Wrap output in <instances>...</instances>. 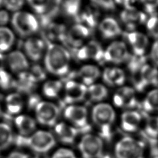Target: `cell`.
I'll return each mask as SVG.
<instances>
[{"label": "cell", "mask_w": 158, "mask_h": 158, "mask_svg": "<svg viewBox=\"0 0 158 158\" xmlns=\"http://www.w3.org/2000/svg\"><path fill=\"white\" fill-rule=\"evenodd\" d=\"M70 55L63 46L49 44L44 57L46 70L56 75H65L69 72Z\"/></svg>", "instance_id": "obj_1"}, {"label": "cell", "mask_w": 158, "mask_h": 158, "mask_svg": "<svg viewBox=\"0 0 158 158\" xmlns=\"http://www.w3.org/2000/svg\"><path fill=\"white\" fill-rule=\"evenodd\" d=\"M15 143L19 146L29 148L35 152L44 154L54 148L56 139L50 132L39 130L27 137L17 136L15 138Z\"/></svg>", "instance_id": "obj_2"}, {"label": "cell", "mask_w": 158, "mask_h": 158, "mask_svg": "<svg viewBox=\"0 0 158 158\" xmlns=\"http://www.w3.org/2000/svg\"><path fill=\"white\" fill-rule=\"evenodd\" d=\"M115 117L114 109L108 104L100 103L96 105L92 110V120L101 130L102 136L109 138L110 126Z\"/></svg>", "instance_id": "obj_3"}, {"label": "cell", "mask_w": 158, "mask_h": 158, "mask_svg": "<svg viewBox=\"0 0 158 158\" xmlns=\"http://www.w3.org/2000/svg\"><path fill=\"white\" fill-rule=\"evenodd\" d=\"M12 24L15 31L22 37H27L35 33L39 28V23L30 13L16 12L12 17Z\"/></svg>", "instance_id": "obj_4"}, {"label": "cell", "mask_w": 158, "mask_h": 158, "mask_svg": "<svg viewBox=\"0 0 158 158\" xmlns=\"http://www.w3.org/2000/svg\"><path fill=\"white\" fill-rule=\"evenodd\" d=\"M143 153V144L130 137L122 138L115 147L117 158H144Z\"/></svg>", "instance_id": "obj_5"}, {"label": "cell", "mask_w": 158, "mask_h": 158, "mask_svg": "<svg viewBox=\"0 0 158 158\" xmlns=\"http://www.w3.org/2000/svg\"><path fill=\"white\" fill-rule=\"evenodd\" d=\"M35 110L38 123L48 127L56 125L59 116V107L57 105L48 101H41Z\"/></svg>", "instance_id": "obj_6"}, {"label": "cell", "mask_w": 158, "mask_h": 158, "mask_svg": "<svg viewBox=\"0 0 158 158\" xmlns=\"http://www.w3.org/2000/svg\"><path fill=\"white\" fill-rule=\"evenodd\" d=\"M78 148L83 158H99L102 155V141L99 136L92 134L84 135Z\"/></svg>", "instance_id": "obj_7"}, {"label": "cell", "mask_w": 158, "mask_h": 158, "mask_svg": "<svg viewBox=\"0 0 158 158\" xmlns=\"http://www.w3.org/2000/svg\"><path fill=\"white\" fill-rule=\"evenodd\" d=\"M64 117L78 130L87 129L88 112L84 106L70 105L65 108Z\"/></svg>", "instance_id": "obj_8"}, {"label": "cell", "mask_w": 158, "mask_h": 158, "mask_svg": "<svg viewBox=\"0 0 158 158\" xmlns=\"http://www.w3.org/2000/svg\"><path fill=\"white\" fill-rule=\"evenodd\" d=\"M89 34L90 31L88 27L84 25L77 24L66 33L64 41L70 49L77 50Z\"/></svg>", "instance_id": "obj_9"}, {"label": "cell", "mask_w": 158, "mask_h": 158, "mask_svg": "<svg viewBox=\"0 0 158 158\" xmlns=\"http://www.w3.org/2000/svg\"><path fill=\"white\" fill-rule=\"evenodd\" d=\"M75 54L79 60L93 59L99 62L104 60V52L101 45L96 41H91L86 45L75 50Z\"/></svg>", "instance_id": "obj_10"}, {"label": "cell", "mask_w": 158, "mask_h": 158, "mask_svg": "<svg viewBox=\"0 0 158 158\" xmlns=\"http://www.w3.org/2000/svg\"><path fill=\"white\" fill-rule=\"evenodd\" d=\"M128 52L125 44L121 41L111 43L104 52V60L115 64H120L128 60Z\"/></svg>", "instance_id": "obj_11"}, {"label": "cell", "mask_w": 158, "mask_h": 158, "mask_svg": "<svg viewBox=\"0 0 158 158\" xmlns=\"http://www.w3.org/2000/svg\"><path fill=\"white\" fill-rule=\"evenodd\" d=\"M88 89L83 84L70 80L65 83L64 102L73 104L84 99Z\"/></svg>", "instance_id": "obj_12"}, {"label": "cell", "mask_w": 158, "mask_h": 158, "mask_svg": "<svg viewBox=\"0 0 158 158\" xmlns=\"http://www.w3.org/2000/svg\"><path fill=\"white\" fill-rule=\"evenodd\" d=\"M114 104L120 107L131 108L136 105V99L133 88L125 86L118 89L114 96Z\"/></svg>", "instance_id": "obj_13"}, {"label": "cell", "mask_w": 158, "mask_h": 158, "mask_svg": "<svg viewBox=\"0 0 158 158\" xmlns=\"http://www.w3.org/2000/svg\"><path fill=\"white\" fill-rule=\"evenodd\" d=\"M27 56L33 61H38L41 59L44 52V42L38 38L31 37L27 39L23 44Z\"/></svg>", "instance_id": "obj_14"}, {"label": "cell", "mask_w": 158, "mask_h": 158, "mask_svg": "<svg viewBox=\"0 0 158 158\" xmlns=\"http://www.w3.org/2000/svg\"><path fill=\"white\" fill-rule=\"evenodd\" d=\"M14 124L19 135L24 137L33 134L36 128L34 118L27 115H18L14 118Z\"/></svg>", "instance_id": "obj_15"}, {"label": "cell", "mask_w": 158, "mask_h": 158, "mask_svg": "<svg viewBox=\"0 0 158 158\" xmlns=\"http://www.w3.org/2000/svg\"><path fill=\"white\" fill-rule=\"evenodd\" d=\"M54 131L57 137L63 143L72 144L78 135V130L73 126L64 122H60L56 124Z\"/></svg>", "instance_id": "obj_16"}, {"label": "cell", "mask_w": 158, "mask_h": 158, "mask_svg": "<svg viewBox=\"0 0 158 158\" xmlns=\"http://www.w3.org/2000/svg\"><path fill=\"white\" fill-rule=\"evenodd\" d=\"M120 18L129 29H133L136 26L143 24L146 19V16L136 9H125L121 12Z\"/></svg>", "instance_id": "obj_17"}, {"label": "cell", "mask_w": 158, "mask_h": 158, "mask_svg": "<svg viewBox=\"0 0 158 158\" xmlns=\"http://www.w3.org/2000/svg\"><path fill=\"white\" fill-rule=\"evenodd\" d=\"M126 36L132 48L134 54L143 56L148 44V38L144 34L136 31L128 33Z\"/></svg>", "instance_id": "obj_18"}, {"label": "cell", "mask_w": 158, "mask_h": 158, "mask_svg": "<svg viewBox=\"0 0 158 158\" xmlns=\"http://www.w3.org/2000/svg\"><path fill=\"white\" fill-rule=\"evenodd\" d=\"M7 61L11 70L19 74L27 72L29 68V64L26 57L19 51L9 53L7 57Z\"/></svg>", "instance_id": "obj_19"}, {"label": "cell", "mask_w": 158, "mask_h": 158, "mask_svg": "<svg viewBox=\"0 0 158 158\" xmlns=\"http://www.w3.org/2000/svg\"><path fill=\"white\" fill-rule=\"evenodd\" d=\"M36 81L30 72H25L19 73L18 78L15 80V88L20 93L31 94L35 89Z\"/></svg>", "instance_id": "obj_20"}, {"label": "cell", "mask_w": 158, "mask_h": 158, "mask_svg": "<svg viewBox=\"0 0 158 158\" xmlns=\"http://www.w3.org/2000/svg\"><path fill=\"white\" fill-rule=\"evenodd\" d=\"M6 114L9 117L20 113L23 107V99L20 93H14L7 95L5 99Z\"/></svg>", "instance_id": "obj_21"}, {"label": "cell", "mask_w": 158, "mask_h": 158, "mask_svg": "<svg viewBox=\"0 0 158 158\" xmlns=\"http://www.w3.org/2000/svg\"><path fill=\"white\" fill-rule=\"evenodd\" d=\"M141 120V117L139 112L135 110L126 111L122 115L121 126L126 131H135L138 128Z\"/></svg>", "instance_id": "obj_22"}, {"label": "cell", "mask_w": 158, "mask_h": 158, "mask_svg": "<svg viewBox=\"0 0 158 158\" xmlns=\"http://www.w3.org/2000/svg\"><path fill=\"white\" fill-rule=\"evenodd\" d=\"M99 30L105 38H113L121 33V28L118 23L111 17L106 18L101 22Z\"/></svg>", "instance_id": "obj_23"}, {"label": "cell", "mask_w": 158, "mask_h": 158, "mask_svg": "<svg viewBox=\"0 0 158 158\" xmlns=\"http://www.w3.org/2000/svg\"><path fill=\"white\" fill-rule=\"evenodd\" d=\"M103 81L110 86H117L122 85L125 80V73L122 70L118 68H107L102 74Z\"/></svg>", "instance_id": "obj_24"}, {"label": "cell", "mask_w": 158, "mask_h": 158, "mask_svg": "<svg viewBox=\"0 0 158 158\" xmlns=\"http://www.w3.org/2000/svg\"><path fill=\"white\" fill-rule=\"evenodd\" d=\"M59 10L65 15L77 17L80 8V0H55Z\"/></svg>", "instance_id": "obj_25"}, {"label": "cell", "mask_w": 158, "mask_h": 158, "mask_svg": "<svg viewBox=\"0 0 158 158\" xmlns=\"http://www.w3.org/2000/svg\"><path fill=\"white\" fill-rule=\"evenodd\" d=\"M78 74L84 84L89 85H91L99 77L100 71L94 65H86L80 69Z\"/></svg>", "instance_id": "obj_26"}, {"label": "cell", "mask_w": 158, "mask_h": 158, "mask_svg": "<svg viewBox=\"0 0 158 158\" xmlns=\"http://www.w3.org/2000/svg\"><path fill=\"white\" fill-rule=\"evenodd\" d=\"M14 41L13 32L7 27H0V52H6L10 49Z\"/></svg>", "instance_id": "obj_27"}, {"label": "cell", "mask_w": 158, "mask_h": 158, "mask_svg": "<svg viewBox=\"0 0 158 158\" xmlns=\"http://www.w3.org/2000/svg\"><path fill=\"white\" fill-rule=\"evenodd\" d=\"M13 140L14 135L10 127L6 123H0V151L6 149Z\"/></svg>", "instance_id": "obj_28"}, {"label": "cell", "mask_w": 158, "mask_h": 158, "mask_svg": "<svg viewBox=\"0 0 158 158\" xmlns=\"http://www.w3.org/2000/svg\"><path fill=\"white\" fill-rule=\"evenodd\" d=\"M141 73L146 86L151 84L158 86V70L156 69L145 64L141 69Z\"/></svg>", "instance_id": "obj_29"}, {"label": "cell", "mask_w": 158, "mask_h": 158, "mask_svg": "<svg viewBox=\"0 0 158 158\" xmlns=\"http://www.w3.org/2000/svg\"><path fill=\"white\" fill-rule=\"evenodd\" d=\"M62 87V83L59 80H49L46 81L43 87V94L49 98H56Z\"/></svg>", "instance_id": "obj_30"}, {"label": "cell", "mask_w": 158, "mask_h": 158, "mask_svg": "<svg viewBox=\"0 0 158 158\" xmlns=\"http://www.w3.org/2000/svg\"><path fill=\"white\" fill-rule=\"evenodd\" d=\"M87 92L90 99L94 101H102L107 97L108 93L106 88L100 84L90 85Z\"/></svg>", "instance_id": "obj_31"}, {"label": "cell", "mask_w": 158, "mask_h": 158, "mask_svg": "<svg viewBox=\"0 0 158 158\" xmlns=\"http://www.w3.org/2000/svg\"><path fill=\"white\" fill-rule=\"evenodd\" d=\"M143 106L145 110L158 111V89L150 91L143 102Z\"/></svg>", "instance_id": "obj_32"}, {"label": "cell", "mask_w": 158, "mask_h": 158, "mask_svg": "<svg viewBox=\"0 0 158 158\" xmlns=\"http://www.w3.org/2000/svg\"><path fill=\"white\" fill-rule=\"evenodd\" d=\"M51 0H27L31 7L39 15L48 10Z\"/></svg>", "instance_id": "obj_33"}, {"label": "cell", "mask_w": 158, "mask_h": 158, "mask_svg": "<svg viewBox=\"0 0 158 158\" xmlns=\"http://www.w3.org/2000/svg\"><path fill=\"white\" fill-rule=\"evenodd\" d=\"M0 87L5 90L15 87V80L10 74L4 70L0 72Z\"/></svg>", "instance_id": "obj_34"}, {"label": "cell", "mask_w": 158, "mask_h": 158, "mask_svg": "<svg viewBox=\"0 0 158 158\" xmlns=\"http://www.w3.org/2000/svg\"><path fill=\"white\" fill-rule=\"evenodd\" d=\"M145 131L151 137L156 138L158 136V116L151 117L148 119Z\"/></svg>", "instance_id": "obj_35"}, {"label": "cell", "mask_w": 158, "mask_h": 158, "mask_svg": "<svg viewBox=\"0 0 158 158\" xmlns=\"http://www.w3.org/2000/svg\"><path fill=\"white\" fill-rule=\"evenodd\" d=\"M147 29L149 34L155 38H158V18L152 15L147 22Z\"/></svg>", "instance_id": "obj_36"}, {"label": "cell", "mask_w": 158, "mask_h": 158, "mask_svg": "<svg viewBox=\"0 0 158 158\" xmlns=\"http://www.w3.org/2000/svg\"><path fill=\"white\" fill-rule=\"evenodd\" d=\"M79 19L83 22L85 23V25H87V27L89 29L91 27H94L96 23V15L90 10L86 11L83 12L81 16L79 17ZM85 25V26H86Z\"/></svg>", "instance_id": "obj_37"}, {"label": "cell", "mask_w": 158, "mask_h": 158, "mask_svg": "<svg viewBox=\"0 0 158 158\" xmlns=\"http://www.w3.org/2000/svg\"><path fill=\"white\" fill-rule=\"evenodd\" d=\"M30 73L36 82L43 80L46 77L45 69L38 64L31 67Z\"/></svg>", "instance_id": "obj_38"}, {"label": "cell", "mask_w": 158, "mask_h": 158, "mask_svg": "<svg viewBox=\"0 0 158 158\" xmlns=\"http://www.w3.org/2000/svg\"><path fill=\"white\" fill-rule=\"evenodd\" d=\"M3 4L9 10L18 12L23 7L24 0H3Z\"/></svg>", "instance_id": "obj_39"}, {"label": "cell", "mask_w": 158, "mask_h": 158, "mask_svg": "<svg viewBox=\"0 0 158 158\" xmlns=\"http://www.w3.org/2000/svg\"><path fill=\"white\" fill-rule=\"evenodd\" d=\"M52 158H77L73 152L67 148H59L52 156Z\"/></svg>", "instance_id": "obj_40"}, {"label": "cell", "mask_w": 158, "mask_h": 158, "mask_svg": "<svg viewBox=\"0 0 158 158\" xmlns=\"http://www.w3.org/2000/svg\"><path fill=\"white\" fill-rule=\"evenodd\" d=\"M144 5L146 10L152 15L155 12L156 7L158 6V0H141Z\"/></svg>", "instance_id": "obj_41"}, {"label": "cell", "mask_w": 158, "mask_h": 158, "mask_svg": "<svg viewBox=\"0 0 158 158\" xmlns=\"http://www.w3.org/2000/svg\"><path fill=\"white\" fill-rule=\"evenodd\" d=\"M95 4L107 10H113L115 8V0H91Z\"/></svg>", "instance_id": "obj_42"}, {"label": "cell", "mask_w": 158, "mask_h": 158, "mask_svg": "<svg viewBox=\"0 0 158 158\" xmlns=\"http://www.w3.org/2000/svg\"><path fill=\"white\" fill-rule=\"evenodd\" d=\"M41 102L40 96L34 93H31L30 94V97L28 101V106L30 109H35L37 106V105Z\"/></svg>", "instance_id": "obj_43"}, {"label": "cell", "mask_w": 158, "mask_h": 158, "mask_svg": "<svg viewBox=\"0 0 158 158\" xmlns=\"http://www.w3.org/2000/svg\"><path fill=\"white\" fill-rule=\"evenodd\" d=\"M151 57L152 60L158 65V40L152 45L151 52Z\"/></svg>", "instance_id": "obj_44"}, {"label": "cell", "mask_w": 158, "mask_h": 158, "mask_svg": "<svg viewBox=\"0 0 158 158\" xmlns=\"http://www.w3.org/2000/svg\"><path fill=\"white\" fill-rule=\"evenodd\" d=\"M137 0H115V2L123 5L125 9H135L134 4Z\"/></svg>", "instance_id": "obj_45"}, {"label": "cell", "mask_w": 158, "mask_h": 158, "mask_svg": "<svg viewBox=\"0 0 158 158\" xmlns=\"http://www.w3.org/2000/svg\"><path fill=\"white\" fill-rule=\"evenodd\" d=\"M9 20V15L7 11L4 10H0V25L2 26L8 23Z\"/></svg>", "instance_id": "obj_46"}, {"label": "cell", "mask_w": 158, "mask_h": 158, "mask_svg": "<svg viewBox=\"0 0 158 158\" xmlns=\"http://www.w3.org/2000/svg\"><path fill=\"white\" fill-rule=\"evenodd\" d=\"M6 158H30V156L23 152L19 151H14L9 154Z\"/></svg>", "instance_id": "obj_47"}, {"label": "cell", "mask_w": 158, "mask_h": 158, "mask_svg": "<svg viewBox=\"0 0 158 158\" xmlns=\"http://www.w3.org/2000/svg\"><path fill=\"white\" fill-rule=\"evenodd\" d=\"M4 64H5V58L4 55L0 52V72L4 70Z\"/></svg>", "instance_id": "obj_48"}, {"label": "cell", "mask_w": 158, "mask_h": 158, "mask_svg": "<svg viewBox=\"0 0 158 158\" xmlns=\"http://www.w3.org/2000/svg\"><path fill=\"white\" fill-rule=\"evenodd\" d=\"M99 158H110V157H109V156H103L102 155L99 157Z\"/></svg>", "instance_id": "obj_49"}, {"label": "cell", "mask_w": 158, "mask_h": 158, "mask_svg": "<svg viewBox=\"0 0 158 158\" xmlns=\"http://www.w3.org/2000/svg\"><path fill=\"white\" fill-rule=\"evenodd\" d=\"M2 115V109H1V106H0V118Z\"/></svg>", "instance_id": "obj_50"}, {"label": "cell", "mask_w": 158, "mask_h": 158, "mask_svg": "<svg viewBox=\"0 0 158 158\" xmlns=\"http://www.w3.org/2000/svg\"><path fill=\"white\" fill-rule=\"evenodd\" d=\"M2 4H3V0H0V6H1Z\"/></svg>", "instance_id": "obj_51"}, {"label": "cell", "mask_w": 158, "mask_h": 158, "mask_svg": "<svg viewBox=\"0 0 158 158\" xmlns=\"http://www.w3.org/2000/svg\"><path fill=\"white\" fill-rule=\"evenodd\" d=\"M0 158H4V157H1V156H0Z\"/></svg>", "instance_id": "obj_52"}, {"label": "cell", "mask_w": 158, "mask_h": 158, "mask_svg": "<svg viewBox=\"0 0 158 158\" xmlns=\"http://www.w3.org/2000/svg\"><path fill=\"white\" fill-rule=\"evenodd\" d=\"M155 158H158V157H155Z\"/></svg>", "instance_id": "obj_53"}]
</instances>
